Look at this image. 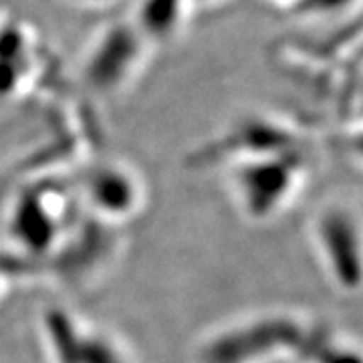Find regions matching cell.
Returning a JSON list of instances; mask_svg holds the SVG:
<instances>
[{
	"label": "cell",
	"instance_id": "cell-1",
	"mask_svg": "<svg viewBox=\"0 0 363 363\" xmlns=\"http://www.w3.org/2000/svg\"><path fill=\"white\" fill-rule=\"evenodd\" d=\"M142 52V35L135 26L117 23L109 26L91 51L85 77L91 87L111 91L119 87L135 67Z\"/></svg>",
	"mask_w": 363,
	"mask_h": 363
},
{
	"label": "cell",
	"instance_id": "cell-2",
	"mask_svg": "<svg viewBox=\"0 0 363 363\" xmlns=\"http://www.w3.org/2000/svg\"><path fill=\"white\" fill-rule=\"evenodd\" d=\"M298 166L301 156L293 150L250 162L240 172V188L245 192L247 206L257 214L271 212V208L289 192Z\"/></svg>",
	"mask_w": 363,
	"mask_h": 363
},
{
	"label": "cell",
	"instance_id": "cell-4",
	"mask_svg": "<svg viewBox=\"0 0 363 363\" xmlns=\"http://www.w3.org/2000/svg\"><path fill=\"white\" fill-rule=\"evenodd\" d=\"M224 143L230 150L236 147V150L267 154V156L293 150V138L283 128L264 119H247L226 138Z\"/></svg>",
	"mask_w": 363,
	"mask_h": 363
},
{
	"label": "cell",
	"instance_id": "cell-7",
	"mask_svg": "<svg viewBox=\"0 0 363 363\" xmlns=\"http://www.w3.org/2000/svg\"><path fill=\"white\" fill-rule=\"evenodd\" d=\"M26 39L25 33L16 25H6L0 28V61L25 65Z\"/></svg>",
	"mask_w": 363,
	"mask_h": 363
},
{
	"label": "cell",
	"instance_id": "cell-3",
	"mask_svg": "<svg viewBox=\"0 0 363 363\" xmlns=\"http://www.w3.org/2000/svg\"><path fill=\"white\" fill-rule=\"evenodd\" d=\"M323 242L329 257L335 260L337 277L355 285L359 279V260H357V236L353 233V224L345 216L329 214L323 220Z\"/></svg>",
	"mask_w": 363,
	"mask_h": 363
},
{
	"label": "cell",
	"instance_id": "cell-10",
	"mask_svg": "<svg viewBox=\"0 0 363 363\" xmlns=\"http://www.w3.org/2000/svg\"><path fill=\"white\" fill-rule=\"evenodd\" d=\"M87 2H99V0H87Z\"/></svg>",
	"mask_w": 363,
	"mask_h": 363
},
{
	"label": "cell",
	"instance_id": "cell-9",
	"mask_svg": "<svg viewBox=\"0 0 363 363\" xmlns=\"http://www.w3.org/2000/svg\"><path fill=\"white\" fill-rule=\"evenodd\" d=\"M23 75H25V65L0 61V97H6V95L14 93Z\"/></svg>",
	"mask_w": 363,
	"mask_h": 363
},
{
	"label": "cell",
	"instance_id": "cell-6",
	"mask_svg": "<svg viewBox=\"0 0 363 363\" xmlns=\"http://www.w3.org/2000/svg\"><path fill=\"white\" fill-rule=\"evenodd\" d=\"M184 13V0H142L138 11V30L142 37L168 39L178 28Z\"/></svg>",
	"mask_w": 363,
	"mask_h": 363
},
{
	"label": "cell",
	"instance_id": "cell-8",
	"mask_svg": "<svg viewBox=\"0 0 363 363\" xmlns=\"http://www.w3.org/2000/svg\"><path fill=\"white\" fill-rule=\"evenodd\" d=\"M353 0H297V11L305 14H333L345 11Z\"/></svg>",
	"mask_w": 363,
	"mask_h": 363
},
{
	"label": "cell",
	"instance_id": "cell-5",
	"mask_svg": "<svg viewBox=\"0 0 363 363\" xmlns=\"http://www.w3.org/2000/svg\"><path fill=\"white\" fill-rule=\"evenodd\" d=\"M89 196L104 212L123 214L135 204V184L121 169L101 168L89 178Z\"/></svg>",
	"mask_w": 363,
	"mask_h": 363
}]
</instances>
